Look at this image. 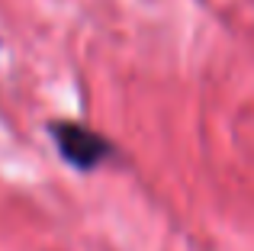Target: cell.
<instances>
[{
    "label": "cell",
    "instance_id": "obj_1",
    "mask_svg": "<svg viewBox=\"0 0 254 251\" xmlns=\"http://www.w3.org/2000/svg\"><path fill=\"white\" fill-rule=\"evenodd\" d=\"M45 132L52 135L62 161L77 168V171H84V174L87 171H97L103 161H110L116 155L110 138L103 132L90 129L81 120H52V123H45Z\"/></svg>",
    "mask_w": 254,
    "mask_h": 251
}]
</instances>
